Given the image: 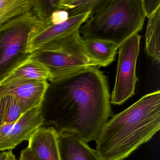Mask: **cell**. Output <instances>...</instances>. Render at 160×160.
Listing matches in <instances>:
<instances>
[{"label":"cell","instance_id":"1","mask_svg":"<svg viewBox=\"0 0 160 160\" xmlns=\"http://www.w3.org/2000/svg\"><path fill=\"white\" fill-rule=\"evenodd\" d=\"M52 121L59 134L86 143L95 141L112 116L108 82L103 72L90 67L49 84Z\"/></svg>","mask_w":160,"mask_h":160},{"label":"cell","instance_id":"2","mask_svg":"<svg viewBox=\"0 0 160 160\" xmlns=\"http://www.w3.org/2000/svg\"><path fill=\"white\" fill-rule=\"evenodd\" d=\"M160 130V91L143 96L113 115L95 140V150L102 160H123Z\"/></svg>","mask_w":160,"mask_h":160},{"label":"cell","instance_id":"3","mask_svg":"<svg viewBox=\"0 0 160 160\" xmlns=\"http://www.w3.org/2000/svg\"><path fill=\"white\" fill-rule=\"evenodd\" d=\"M146 17L142 0H100L79 33L83 40L106 41L120 47L142 30Z\"/></svg>","mask_w":160,"mask_h":160},{"label":"cell","instance_id":"4","mask_svg":"<svg viewBox=\"0 0 160 160\" xmlns=\"http://www.w3.org/2000/svg\"><path fill=\"white\" fill-rule=\"evenodd\" d=\"M40 20L32 11L0 28V79L30 55L27 53L29 36Z\"/></svg>","mask_w":160,"mask_h":160},{"label":"cell","instance_id":"5","mask_svg":"<svg viewBox=\"0 0 160 160\" xmlns=\"http://www.w3.org/2000/svg\"><path fill=\"white\" fill-rule=\"evenodd\" d=\"M140 35L134 34L119 47L117 74L110 103L121 105L135 93L138 80L136 72L140 50Z\"/></svg>","mask_w":160,"mask_h":160},{"label":"cell","instance_id":"6","mask_svg":"<svg viewBox=\"0 0 160 160\" xmlns=\"http://www.w3.org/2000/svg\"><path fill=\"white\" fill-rule=\"evenodd\" d=\"M32 55L48 68L51 82L82 69L98 66L85 54L81 45L67 50L36 52Z\"/></svg>","mask_w":160,"mask_h":160},{"label":"cell","instance_id":"7","mask_svg":"<svg viewBox=\"0 0 160 160\" xmlns=\"http://www.w3.org/2000/svg\"><path fill=\"white\" fill-rule=\"evenodd\" d=\"M44 120L42 106L37 107L23 113L16 121L0 126V151L13 149L23 141H28Z\"/></svg>","mask_w":160,"mask_h":160},{"label":"cell","instance_id":"8","mask_svg":"<svg viewBox=\"0 0 160 160\" xmlns=\"http://www.w3.org/2000/svg\"><path fill=\"white\" fill-rule=\"evenodd\" d=\"M91 13L69 18L58 25H47L39 21L29 36L27 53L31 55L44 46L79 32L80 27L88 19Z\"/></svg>","mask_w":160,"mask_h":160},{"label":"cell","instance_id":"9","mask_svg":"<svg viewBox=\"0 0 160 160\" xmlns=\"http://www.w3.org/2000/svg\"><path fill=\"white\" fill-rule=\"evenodd\" d=\"M48 80H30L0 87V98L11 95L17 97L27 111L42 105L49 88Z\"/></svg>","mask_w":160,"mask_h":160},{"label":"cell","instance_id":"10","mask_svg":"<svg viewBox=\"0 0 160 160\" xmlns=\"http://www.w3.org/2000/svg\"><path fill=\"white\" fill-rule=\"evenodd\" d=\"M27 148L36 160H62L59 135L53 126L38 128L31 137Z\"/></svg>","mask_w":160,"mask_h":160},{"label":"cell","instance_id":"11","mask_svg":"<svg viewBox=\"0 0 160 160\" xmlns=\"http://www.w3.org/2000/svg\"><path fill=\"white\" fill-rule=\"evenodd\" d=\"M48 68L32 55L17 64L0 79V87L30 80H50Z\"/></svg>","mask_w":160,"mask_h":160},{"label":"cell","instance_id":"12","mask_svg":"<svg viewBox=\"0 0 160 160\" xmlns=\"http://www.w3.org/2000/svg\"><path fill=\"white\" fill-rule=\"evenodd\" d=\"M59 145L62 160H102L95 149L77 138L59 135Z\"/></svg>","mask_w":160,"mask_h":160},{"label":"cell","instance_id":"13","mask_svg":"<svg viewBox=\"0 0 160 160\" xmlns=\"http://www.w3.org/2000/svg\"><path fill=\"white\" fill-rule=\"evenodd\" d=\"M81 44L87 56L98 66L102 67H106L114 61L117 49L119 48L113 43L100 40L81 39Z\"/></svg>","mask_w":160,"mask_h":160},{"label":"cell","instance_id":"14","mask_svg":"<svg viewBox=\"0 0 160 160\" xmlns=\"http://www.w3.org/2000/svg\"><path fill=\"white\" fill-rule=\"evenodd\" d=\"M146 33V53L155 63L160 62V7L148 18Z\"/></svg>","mask_w":160,"mask_h":160},{"label":"cell","instance_id":"15","mask_svg":"<svg viewBox=\"0 0 160 160\" xmlns=\"http://www.w3.org/2000/svg\"><path fill=\"white\" fill-rule=\"evenodd\" d=\"M35 0H0V28L12 19L31 12Z\"/></svg>","mask_w":160,"mask_h":160},{"label":"cell","instance_id":"16","mask_svg":"<svg viewBox=\"0 0 160 160\" xmlns=\"http://www.w3.org/2000/svg\"><path fill=\"white\" fill-rule=\"evenodd\" d=\"M27 111L17 97L8 95L0 98V126L17 120Z\"/></svg>","mask_w":160,"mask_h":160},{"label":"cell","instance_id":"17","mask_svg":"<svg viewBox=\"0 0 160 160\" xmlns=\"http://www.w3.org/2000/svg\"><path fill=\"white\" fill-rule=\"evenodd\" d=\"M100 0H60L61 10L68 12L69 18L91 13Z\"/></svg>","mask_w":160,"mask_h":160},{"label":"cell","instance_id":"18","mask_svg":"<svg viewBox=\"0 0 160 160\" xmlns=\"http://www.w3.org/2000/svg\"><path fill=\"white\" fill-rule=\"evenodd\" d=\"M69 18V15L64 10L55 11L48 18L40 20L42 23L47 25H56L65 22Z\"/></svg>","mask_w":160,"mask_h":160},{"label":"cell","instance_id":"19","mask_svg":"<svg viewBox=\"0 0 160 160\" xmlns=\"http://www.w3.org/2000/svg\"><path fill=\"white\" fill-rule=\"evenodd\" d=\"M142 5L146 17L148 18L160 7V0H142Z\"/></svg>","mask_w":160,"mask_h":160},{"label":"cell","instance_id":"20","mask_svg":"<svg viewBox=\"0 0 160 160\" xmlns=\"http://www.w3.org/2000/svg\"><path fill=\"white\" fill-rule=\"evenodd\" d=\"M0 160H17L12 150L4 151L0 153Z\"/></svg>","mask_w":160,"mask_h":160},{"label":"cell","instance_id":"21","mask_svg":"<svg viewBox=\"0 0 160 160\" xmlns=\"http://www.w3.org/2000/svg\"><path fill=\"white\" fill-rule=\"evenodd\" d=\"M19 160H36L28 148L21 152Z\"/></svg>","mask_w":160,"mask_h":160}]
</instances>
